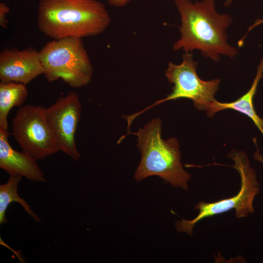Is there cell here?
Segmentation results:
<instances>
[{"label": "cell", "mask_w": 263, "mask_h": 263, "mask_svg": "<svg viewBox=\"0 0 263 263\" xmlns=\"http://www.w3.org/2000/svg\"><path fill=\"white\" fill-rule=\"evenodd\" d=\"M181 16L180 38L173 45V51L192 53L200 51L203 56L219 61L221 55L233 58L238 51L227 42L226 29L232 21L227 14L218 13L214 0L192 2L174 0Z\"/></svg>", "instance_id": "cell-1"}, {"label": "cell", "mask_w": 263, "mask_h": 263, "mask_svg": "<svg viewBox=\"0 0 263 263\" xmlns=\"http://www.w3.org/2000/svg\"><path fill=\"white\" fill-rule=\"evenodd\" d=\"M38 13L39 30L53 39L97 36L111 20L98 0H39Z\"/></svg>", "instance_id": "cell-2"}, {"label": "cell", "mask_w": 263, "mask_h": 263, "mask_svg": "<svg viewBox=\"0 0 263 263\" xmlns=\"http://www.w3.org/2000/svg\"><path fill=\"white\" fill-rule=\"evenodd\" d=\"M162 121L155 118L136 132L137 146L141 154L140 162L134 178L138 181L149 176H157L174 188L185 190L191 175L181 162L178 140L174 137L167 140L161 137Z\"/></svg>", "instance_id": "cell-3"}, {"label": "cell", "mask_w": 263, "mask_h": 263, "mask_svg": "<svg viewBox=\"0 0 263 263\" xmlns=\"http://www.w3.org/2000/svg\"><path fill=\"white\" fill-rule=\"evenodd\" d=\"M39 52L43 75L48 82L61 79L73 88L90 82L93 67L81 38L53 39Z\"/></svg>", "instance_id": "cell-4"}, {"label": "cell", "mask_w": 263, "mask_h": 263, "mask_svg": "<svg viewBox=\"0 0 263 263\" xmlns=\"http://www.w3.org/2000/svg\"><path fill=\"white\" fill-rule=\"evenodd\" d=\"M228 156L233 160L232 167L238 172L241 177V187L238 194L215 202L201 201L198 203L195 209L199 212L194 219L188 220L181 218L180 221H176L177 231L192 236L196 224L204 218L232 209L235 210L237 218L246 217L254 212L253 201L260 191L256 172L251 168L247 156L244 151L233 150Z\"/></svg>", "instance_id": "cell-5"}, {"label": "cell", "mask_w": 263, "mask_h": 263, "mask_svg": "<svg viewBox=\"0 0 263 263\" xmlns=\"http://www.w3.org/2000/svg\"><path fill=\"white\" fill-rule=\"evenodd\" d=\"M182 59V62L179 65L169 61L165 71L168 81L173 84L171 93L140 113L131 116L132 119L149 109L169 100L189 99L193 101L196 109L206 111L209 105L216 100L214 95L218 90L220 80L201 79L196 72L198 61L193 59L192 53L185 52Z\"/></svg>", "instance_id": "cell-6"}, {"label": "cell", "mask_w": 263, "mask_h": 263, "mask_svg": "<svg viewBox=\"0 0 263 263\" xmlns=\"http://www.w3.org/2000/svg\"><path fill=\"white\" fill-rule=\"evenodd\" d=\"M45 108L27 104L19 108L12 121V134L22 151L36 160L59 151L46 121Z\"/></svg>", "instance_id": "cell-7"}, {"label": "cell", "mask_w": 263, "mask_h": 263, "mask_svg": "<svg viewBox=\"0 0 263 263\" xmlns=\"http://www.w3.org/2000/svg\"><path fill=\"white\" fill-rule=\"evenodd\" d=\"M45 116L59 150L75 160L80 157L75 141L81 106L77 94L70 92L44 110Z\"/></svg>", "instance_id": "cell-8"}, {"label": "cell", "mask_w": 263, "mask_h": 263, "mask_svg": "<svg viewBox=\"0 0 263 263\" xmlns=\"http://www.w3.org/2000/svg\"><path fill=\"white\" fill-rule=\"evenodd\" d=\"M43 73L39 52L33 47L5 48L0 53V82L26 85Z\"/></svg>", "instance_id": "cell-9"}, {"label": "cell", "mask_w": 263, "mask_h": 263, "mask_svg": "<svg viewBox=\"0 0 263 263\" xmlns=\"http://www.w3.org/2000/svg\"><path fill=\"white\" fill-rule=\"evenodd\" d=\"M9 133L0 131V168L9 175L24 177L34 182H44L37 160L25 152L14 149L8 141Z\"/></svg>", "instance_id": "cell-10"}, {"label": "cell", "mask_w": 263, "mask_h": 263, "mask_svg": "<svg viewBox=\"0 0 263 263\" xmlns=\"http://www.w3.org/2000/svg\"><path fill=\"white\" fill-rule=\"evenodd\" d=\"M263 58L257 67L256 76L249 90L240 98L231 102H220L216 100L212 102L207 109L209 117L216 113L226 109H231L245 114L252 120L259 130L263 126V119L257 114L254 107L253 98L256 94L259 83L263 77Z\"/></svg>", "instance_id": "cell-11"}, {"label": "cell", "mask_w": 263, "mask_h": 263, "mask_svg": "<svg viewBox=\"0 0 263 263\" xmlns=\"http://www.w3.org/2000/svg\"><path fill=\"white\" fill-rule=\"evenodd\" d=\"M28 95L26 85L14 82H0V131L8 132L7 116L14 106L21 105Z\"/></svg>", "instance_id": "cell-12"}, {"label": "cell", "mask_w": 263, "mask_h": 263, "mask_svg": "<svg viewBox=\"0 0 263 263\" xmlns=\"http://www.w3.org/2000/svg\"><path fill=\"white\" fill-rule=\"evenodd\" d=\"M22 177L10 175L8 182L0 185V224L7 222L6 212L9 205L13 202L20 204L24 210L36 222H40L39 217L31 209L30 206L18 194V184Z\"/></svg>", "instance_id": "cell-13"}, {"label": "cell", "mask_w": 263, "mask_h": 263, "mask_svg": "<svg viewBox=\"0 0 263 263\" xmlns=\"http://www.w3.org/2000/svg\"><path fill=\"white\" fill-rule=\"evenodd\" d=\"M9 11V7L5 2H0V26L4 29L7 27L8 21L7 19V15Z\"/></svg>", "instance_id": "cell-14"}, {"label": "cell", "mask_w": 263, "mask_h": 263, "mask_svg": "<svg viewBox=\"0 0 263 263\" xmlns=\"http://www.w3.org/2000/svg\"><path fill=\"white\" fill-rule=\"evenodd\" d=\"M132 0H108L109 4L114 7L125 6Z\"/></svg>", "instance_id": "cell-15"}, {"label": "cell", "mask_w": 263, "mask_h": 263, "mask_svg": "<svg viewBox=\"0 0 263 263\" xmlns=\"http://www.w3.org/2000/svg\"><path fill=\"white\" fill-rule=\"evenodd\" d=\"M254 159L263 164V155L260 153L258 148L254 154Z\"/></svg>", "instance_id": "cell-16"}, {"label": "cell", "mask_w": 263, "mask_h": 263, "mask_svg": "<svg viewBox=\"0 0 263 263\" xmlns=\"http://www.w3.org/2000/svg\"><path fill=\"white\" fill-rule=\"evenodd\" d=\"M233 0H225L224 5L225 7L229 6L232 3Z\"/></svg>", "instance_id": "cell-17"}, {"label": "cell", "mask_w": 263, "mask_h": 263, "mask_svg": "<svg viewBox=\"0 0 263 263\" xmlns=\"http://www.w3.org/2000/svg\"><path fill=\"white\" fill-rule=\"evenodd\" d=\"M260 131H261V133H262L263 135V126L262 127V128L261 129Z\"/></svg>", "instance_id": "cell-18"}]
</instances>
